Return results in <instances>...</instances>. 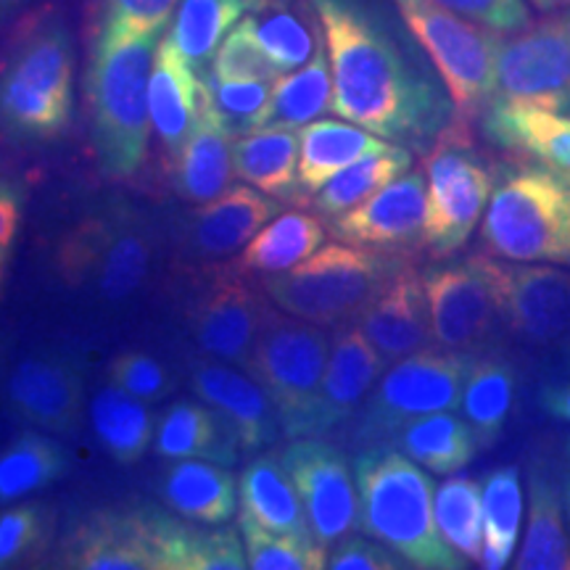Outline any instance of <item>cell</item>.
Segmentation results:
<instances>
[{
	"label": "cell",
	"mask_w": 570,
	"mask_h": 570,
	"mask_svg": "<svg viewBox=\"0 0 570 570\" xmlns=\"http://www.w3.org/2000/svg\"><path fill=\"white\" fill-rule=\"evenodd\" d=\"M277 454L302 497L312 537L331 550L360 525V491L346 454L320 436L296 439Z\"/></svg>",
	"instance_id": "cell-14"
},
{
	"label": "cell",
	"mask_w": 570,
	"mask_h": 570,
	"mask_svg": "<svg viewBox=\"0 0 570 570\" xmlns=\"http://www.w3.org/2000/svg\"><path fill=\"white\" fill-rule=\"evenodd\" d=\"M269 61L288 75L315 56L323 24L315 6L302 0H254L246 19L240 21Z\"/></svg>",
	"instance_id": "cell-29"
},
{
	"label": "cell",
	"mask_w": 570,
	"mask_h": 570,
	"mask_svg": "<svg viewBox=\"0 0 570 570\" xmlns=\"http://www.w3.org/2000/svg\"><path fill=\"white\" fill-rule=\"evenodd\" d=\"M494 101L570 114V11L544 13L502 40Z\"/></svg>",
	"instance_id": "cell-13"
},
{
	"label": "cell",
	"mask_w": 570,
	"mask_h": 570,
	"mask_svg": "<svg viewBox=\"0 0 570 570\" xmlns=\"http://www.w3.org/2000/svg\"><path fill=\"white\" fill-rule=\"evenodd\" d=\"M265 304L240 273L227 267L214 277L194 309V338L204 354L248 370Z\"/></svg>",
	"instance_id": "cell-19"
},
{
	"label": "cell",
	"mask_w": 570,
	"mask_h": 570,
	"mask_svg": "<svg viewBox=\"0 0 570 570\" xmlns=\"http://www.w3.org/2000/svg\"><path fill=\"white\" fill-rule=\"evenodd\" d=\"M13 415L48 433L80 428L85 373L67 352H35L11 370L6 383Z\"/></svg>",
	"instance_id": "cell-16"
},
{
	"label": "cell",
	"mask_w": 570,
	"mask_h": 570,
	"mask_svg": "<svg viewBox=\"0 0 570 570\" xmlns=\"http://www.w3.org/2000/svg\"><path fill=\"white\" fill-rule=\"evenodd\" d=\"M399 17L439 71L458 117L481 119L497 96L502 35L444 9L436 0H394Z\"/></svg>",
	"instance_id": "cell-9"
},
{
	"label": "cell",
	"mask_w": 570,
	"mask_h": 570,
	"mask_svg": "<svg viewBox=\"0 0 570 570\" xmlns=\"http://www.w3.org/2000/svg\"><path fill=\"white\" fill-rule=\"evenodd\" d=\"M502 265L491 254L441 262L423 273L436 346L475 352L502 323Z\"/></svg>",
	"instance_id": "cell-12"
},
{
	"label": "cell",
	"mask_w": 570,
	"mask_h": 570,
	"mask_svg": "<svg viewBox=\"0 0 570 570\" xmlns=\"http://www.w3.org/2000/svg\"><path fill=\"white\" fill-rule=\"evenodd\" d=\"M502 325L523 344L547 346L570 333V273L550 262L502 265Z\"/></svg>",
	"instance_id": "cell-18"
},
{
	"label": "cell",
	"mask_w": 570,
	"mask_h": 570,
	"mask_svg": "<svg viewBox=\"0 0 570 570\" xmlns=\"http://www.w3.org/2000/svg\"><path fill=\"white\" fill-rule=\"evenodd\" d=\"M327 56L325 32L320 35L315 56L273 85V98L262 117L259 130H302L333 111V69Z\"/></svg>",
	"instance_id": "cell-35"
},
{
	"label": "cell",
	"mask_w": 570,
	"mask_h": 570,
	"mask_svg": "<svg viewBox=\"0 0 570 570\" xmlns=\"http://www.w3.org/2000/svg\"><path fill=\"white\" fill-rule=\"evenodd\" d=\"M537 404L558 423H570V381L544 383L537 394Z\"/></svg>",
	"instance_id": "cell-54"
},
{
	"label": "cell",
	"mask_w": 570,
	"mask_h": 570,
	"mask_svg": "<svg viewBox=\"0 0 570 570\" xmlns=\"http://www.w3.org/2000/svg\"><path fill=\"white\" fill-rule=\"evenodd\" d=\"M481 130L502 151L570 177V114L537 104L491 101L481 117Z\"/></svg>",
	"instance_id": "cell-23"
},
{
	"label": "cell",
	"mask_w": 570,
	"mask_h": 570,
	"mask_svg": "<svg viewBox=\"0 0 570 570\" xmlns=\"http://www.w3.org/2000/svg\"><path fill=\"white\" fill-rule=\"evenodd\" d=\"M281 212L283 202L277 198L262 194L248 183L235 185L194 212L188 244L204 259H225L238 254Z\"/></svg>",
	"instance_id": "cell-24"
},
{
	"label": "cell",
	"mask_w": 570,
	"mask_h": 570,
	"mask_svg": "<svg viewBox=\"0 0 570 570\" xmlns=\"http://www.w3.org/2000/svg\"><path fill=\"white\" fill-rule=\"evenodd\" d=\"M21 209H24L21 190L9 180H0V248H9L11 252L19 233Z\"/></svg>",
	"instance_id": "cell-53"
},
{
	"label": "cell",
	"mask_w": 570,
	"mask_h": 570,
	"mask_svg": "<svg viewBox=\"0 0 570 570\" xmlns=\"http://www.w3.org/2000/svg\"><path fill=\"white\" fill-rule=\"evenodd\" d=\"M48 523L42 504H13L0 512V568L32 558L48 541Z\"/></svg>",
	"instance_id": "cell-49"
},
{
	"label": "cell",
	"mask_w": 570,
	"mask_h": 570,
	"mask_svg": "<svg viewBox=\"0 0 570 570\" xmlns=\"http://www.w3.org/2000/svg\"><path fill=\"white\" fill-rule=\"evenodd\" d=\"M90 417L101 446L119 465L140 462L148 446L154 444L156 420L151 404L140 402L114 383L92 396Z\"/></svg>",
	"instance_id": "cell-39"
},
{
	"label": "cell",
	"mask_w": 570,
	"mask_h": 570,
	"mask_svg": "<svg viewBox=\"0 0 570 570\" xmlns=\"http://www.w3.org/2000/svg\"><path fill=\"white\" fill-rule=\"evenodd\" d=\"M570 219V183L541 164H520L497 173L481 219V244L504 262L560 265Z\"/></svg>",
	"instance_id": "cell-6"
},
{
	"label": "cell",
	"mask_w": 570,
	"mask_h": 570,
	"mask_svg": "<svg viewBox=\"0 0 570 570\" xmlns=\"http://www.w3.org/2000/svg\"><path fill=\"white\" fill-rule=\"evenodd\" d=\"M156 541H159L161 570H244L248 568L240 531H204L156 508Z\"/></svg>",
	"instance_id": "cell-33"
},
{
	"label": "cell",
	"mask_w": 570,
	"mask_h": 570,
	"mask_svg": "<svg viewBox=\"0 0 570 570\" xmlns=\"http://www.w3.org/2000/svg\"><path fill=\"white\" fill-rule=\"evenodd\" d=\"M63 568L161 570L154 508L101 510L85 518L63 544Z\"/></svg>",
	"instance_id": "cell-17"
},
{
	"label": "cell",
	"mask_w": 570,
	"mask_h": 570,
	"mask_svg": "<svg viewBox=\"0 0 570 570\" xmlns=\"http://www.w3.org/2000/svg\"><path fill=\"white\" fill-rule=\"evenodd\" d=\"M423 248L433 259L458 254L487 212L497 173H491L470 140L468 122L454 119L425 154Z\"/></svg>",
	"instance_id": "cell-10"
},
{
	"label": "cell",
	"mask_w": 570,
	"mask_h": 570,
	"mask_svg": "<svg viewBox=\"0 0 570 570\" xmlns=\"http://www.w3.org/2000/svg\"><path fill=\"white\" fill-rule=\"evenodd\" d=\"M512 566L518 570H570L566 502L541 462H533L529 473V529Z\"/></svg>",
	"instance_id": "cell-34"
},
{
	"label": "cell",
	"mask_w": 570,
	"mask_h": 570,
	"mask_svg": "<svg viewBox=\"0 0 570 570\" xmlns=\"http://www.w3.org/2000/svg\"><path fill=\"white\" fill-rule=\"evenodd\" d=\"M425 202V173L420 169L404 173L367 202L331 219V233L344 244L389 254H410L423 248Z\"/></svg>",
	"instance_id": "cell-15"
},
{
	"label": "cell",
	"mask_w": 570,
	"mask_h": 570,
	"mask_svg": "<svg viewBox=\"0 0 570 570\" xmlns=\"http://www.w3.org/2000/svg\"><path fill=\"white\" fill-rule=\"evenodd\" d=\"M354 323L362 327V333L389 367L420 348L436 344L423 275L410 262L396 269L386 288Z\"/></svg>",
	"instance_id": "cell-21"
},
{
	"label": "cell",
	"mask_w": 570,
	"mask_h": 570,
	"mask_svg": "<svg viewBox=\"0 0 570 570\" xmlns=\"http://www.w3.org/2000/svg\"><path fill=\"white\" fill-rule=\"evenodd\" d=\"M436 525L462 560L481 566L483 558V487L473 475H449L433 497Z\"/></svg>",
	"instance_id": "cell-44"
},
{
	"label": "cell",
	"mask_w": 570,
	"mask_h": 570,
	"mask_svg": "<svg viewBox=\"0 0 570 570\" xmlns=\"http://www.w3.org/2000/svg\"><path fill=\"white\" fill-rule=\"evenodd\" d=\"M230 151L240 180L283 204H304L306 196L298 183V130H254L235 138Z\"/></svg>",
	"instance_id": "cell-32"
},
{
	"label": "cell",
	"mask_w": 570,
	"mask_h": 570,
	"mask_svg": "<svg viewBox=\"0 0 570 570\" xmlns=\"http://www.w3.org/2000/svg\"><path fill=\"white\" fill-rule=\"evenodd\" d=\"M0 356H3V344H0Z\"/></svg>",
	"instance_id": "cell-60"
},
{
	"label": "cell",
	"mask_w": 570,
	"mask_h": 570,
	"mask_svg": "<svg viewBox=\"0 0 570 570\" xmlns=\"http://www.w3.org/2000/svg\"><path fill=\"white\" fill-rule=\"evenodd\" d=\"M154 267V235L130 204L114 202L85 217L56 248V273L71 288H90L119 304L138 294Z\"/></svg>",
	"instance_id": "cell-7"
},
{
	"label": "cell",
	"mask_w": 570,
	"mask_h": 570,
	"mask_svg": "<svg viewBox=\"0 0 570 570\" xmlns=\"http://www.w3.org/2000/svg\"><path fill=\"white\" fill-rule=\"evenodd\" d=\"M452 412L454 410L433 412V415L412 420L391 441L417 465H423L428 473H460L479 452V439H475L468 420L452 415Z\"/></svg>",
	"instance_id": "cell-38"
},
{
	"label": "cell",
	"mask_w": 570,
	"mask_h": 570,
	"mask_svg": "<svg viewBox=\"0 0 570 570\" xmlns=\"http://www.w3.org/2000/svg\"><path fill=\"white\" fill-rule=\"evenodd\" d=\"M562 502H566V518L570 529V470L566 473V481H562Z\"/></svg>",
	"instance_id": "cell-58"
},
{
	"label": "cell",
	"mask_w": 570,
	"mask_h": 570,
	"mask_svg": "<svg viewBox=\"0 0 570 570\" xmlns=\"http://www.w3.org/2000/svg\"><path fill=\"white\" fill-rule=\"evenodd\" d=\"M327 568L331 570H399L407 568L394 550L381 541L362 537H344L327 550Z\"/></svg>",
	"instance_id": "cell-52"
},
{
	"label": "cell",
	"mask_w": 570,
	"mask_h": 570,
	"mask_svg": "<svg viewBox=\"0 0 570 570\" xmlns=\"http://www.w3.org/2000/svg\"><path fill=\"white\" fill-rule=\"evenodd\" d=\"M180 0H98V42H122L142 35H161Z\"/></svg>",
	"instance_id": "cell-47"
},
{
	"label": "cell",
	"mask_w": 570,
	"mask_h": 570,
	"mask_svg": "<svg viewBox=\"0 0 570 570\" xmlns=\"http://www.w3.org/2000/svg\"><path fill=\"white\" fill-rule=\"evenodd\" d=\"M252 6L254 0H180L164 38L190 67L204 71Z\"/></svg>",
	"instance_id": "cell-41"
},
{
	"label": "cell",
	"mask_w": 570,
	"mask_h": 570,
	"mask_svg": "<svg viewBox=\"0 0 570 570\" xmlns=\"http://www.w3.org/2000/svg\"><path fill=\"white\" fill-rule=\"evenodd\" d=\"M154 452L164 460H209L233 468L244 446L223 412L183 399L167 407L156 425Z\"/></svg>",
	"instance_id": "cell-25"
},
{
	"label": "cell",
	"mask_w": 570,
	"mask_h": 570,
	"mask_svg": "<svg viewBox=\"0 0 570 570\" xmlns=\"http://www.w3.org/2000/svg\"><path fill=\"white\" fill-rule=\"evenodd\" d=\"M161 35L122 42H92L85 96L90 142L109 177H132L142 167L151 138L148 80Z\"/></svg>",
	"instance_id": "cell-3"
},
{
	"label": "cell",
	"mask_w": 570,
	"mask_h": 570,
	"mask_svg": "<svg viewBox=\"0 0 570 570\" xmlns=\"http://www.w3.org/2000/svg\"><path fill=\"white\" fill-rule=\"evenodd\" d=\"M106 381L125 389L127 394L146 404H159L175 389V377L159 360L146 352L117 354L106 370Z\"/></svg>",
	"instance_id": "cell-48"
},
{
	"label": "cell",
	"mask_w": 570,
	"mask_h": 570,
	"mask_svg": "<svg viewBox=\"0 0 570 570\" xmlns=\"http://www.w3.org/2000/svg\"><path fill=\"white\" fill-rule=\"evenodd\" d=\"M333 69V111L410 151L428 154L458 119L415 35L377 0H312Z\"/></svg>",
	"instance_id": "cell-1"
},
{
	"label": "cell",
	"mask_w": 570,
	"mask_h": 570,
	"mask_svg": "<svg viewBox=\"0 0 570 570\" xmlns=\"http://www.w3.org/2000/svg\"><path fill=\"white\" fill-rule=\"evenodd\" d=\"M568 452H570V439H568Z\"/></svg>",
	"instance_id": "cell-61"
},
{
	"label": "cell",
	"mask_w": 570,
	"mask_h": 570,
	"mask_svg": "<svg viewBox=\"0 0 570 570\" xmlns=\"http://www.w3.org/2000/svg\"><path fill=\"white\" fill-rule=\"evenodd\" d=\"M148 109L169 164H175L198 117V71L169 46L167 38H161L154 56Z\"/></svg>",
	"instance_id": "cell-26"
},
{
	"label": "cell",
	"mask_w": 570,
	"mask_h": 570,
	"mask_svg": "<svg viewBox=\"0 0 570 570\" xmlns=\"http://www.w3.org/2000/svg\"><path fill=\"white\" fill-rule=\"evenodd\" d=\"M302 151H298V183L304 196H315L327 183L354 161L365 156L386 154L396 142L377 138L375 132L338 119H315L298 130Z\"/></svg>",
	"instance_id": "cell-27"
},
{
	"label": "cell",
	"mask_w": 570,
	"mask_h": 570,
	"mask_svg": "<svg viewBox=\"0 0 570 570\" xmlns=\"http://www.w3.org/2000/svg\"><path fill=\"white\" fill-rule=\"evenodd\" d=\"M190 383L202 402L212 404L230 420L244 452H259L273 444L277 433H283L267 391L230 362L204 354V360L190 365Z\"/></svg>",
	"instance_id": "cell-22"
},
{
	"label": "cell",
	"mask_w": 570,
	"mask_h": 570,
	"mask_svg": "<svg viewBox=\"0 0 570 570\" xmlns=\"http://www.w3.org/2000/svg\"><path fill=\"white\" fill-rule=\"evenodd\" d=\"M383 370H389V365L370 344L362 327L356 323H341L317 391L309 436H325L333 428L344 425L365 404Z\"/></svg>",
	"instance_id": "cell-20"
},
{
	"label": "cell",
	"mask_w": 570,
	"mask_h": 570,
	"mask_svg": "<svg viewBox=\"0 0 570 570\" xmlns=\"http://www.w3.org/2000/svg\"><path fill=\"white\" fill-rule=\"evenodd\" d=\"M412 167V151L407 146H396L386 154L365 156V159L354 161L344 173H338L323 190H317L315 204L317 214L325 219H336L346 214L354 206L367 202L377 190L386 188L396 177L410 173Z\"/></svg>",
	"instance_id": "cell-43"
},
{
	"label": "cell",
	"mask_w": 570,
	"mask_h": 570,
	"mask_svg": "<svg viewBox=\"0 0 570 570\" xmlns=\"http://www.w3.org/2000/svg\"><path fill=\"white\" fill-rule=\"evenodd\" d=\"M570 183V177H568ZM560 265L570 267V219H568V235H566V246H562V256H560Z\"/></svg>",
	"instance_id": "cell-59"
},
{
	"label": "cell",
	"mask_w": 570,
	"mask_h": 570,
	"mask_svg": "<svg viewBox=\"0 0 570 570\" xmlns=\"http://www.w3.org/2000/svg\"><path fill=\"white\" fill-rule=\"evenodd\" d=\"M436 3L499 35H512L531 24L525 0H436Z\"/></svg>",
	"instance_id": "cell-51"
},
{
	"label": "cell",
	"mask_w": 570,
	"mask_h": 570,
	"mask_svg": "<svg viewBox=\"0 0 570 570\" xmlns=\"http://www.w3.org/2000/svg\"><path fill=\"white\" fill-rule=\"evenodd\" d=\"M212 75H217L219 80H267L275 82L281 77V69L267 59L265 51L256 46V40L246 32V27L235 24L223 46L217 48L209 67Z\"/></svg>",
	"instance_id": "cell-50"
},
{
	"label": "cell",
	"mask_w": 570,
	"mask_h": 570,
	"mask_svg": "<svg viewBox=\"0 0 570 570\" xmlns=\"http://www.w3.org/2000/svg\"><path fill=\"white\" fill-rule=\"evenodd\" d=\"M75 114V40L67 24H35L0 63V132L17 142H51Z\"/></svg>",
	"instance_id": "cell-4"
},
{
	"label": "cell",
	"mask_w": 570,
	"mask_h": 570,
	"mask_svg": "<svg viewBox=\"0 0 570 570\" xmlns=\"http://www.w3.org/2000/svg\"><path fill=\"white\" fill-rule=\"evenodd\" d=\"M327 230L323 219L309 212H281L262 227L235 259V273H283L309 259L325 246Z\"/></svg>",
	"instance_id": "cell-36"
},
{
	"label": "cell",
	"mask_w": 570,
	"mask_h": 570,
	"mask_svg": "<svg viewBox=\"0 0 570 570\" xmlns=\"http://www.w3.org/2000/svg\"><path fill=\"white\" fill-rule=\"evenodd\" d=\"M473 362V352H452L436 344L394 362L362 404L356 439L362 444L391 441L412 420L458 410Z\"/></svg>",
	"instance_id": "cell-11"
},
{
	"label": "cell",
	"mask_w": 570,
	"mask_h": 570,
	"mask_svg": "<svg viewBox=\"0 0 570 570\" xmlns=\"http://www.w3.org/2000/svg\"><path fill=\"white\" fill-rule=\"evenodd\" d=\"M518 394V370L504 356H483L470 367L462 389V417L473 428L479 446L491 449L502 439Z\"/></svg>",
	"instance_id": "cell-37"
},
{
	"label": "cell",
	"mask_w": 570,
	"mask_h": 570,
	"mask_svg": "<svg viewBox=\"0 0 570 570\" xmlns=\"http://www.w3.org/2000/svg\"><path fill=\"white\" fill-rule=\"evenodd\" d=\"M240 518L275 533H312L302 497L285 470L281 454L254 458L238 479Z\"/></svg>",
	"instance_id": "cell-31"
},
{
	"label": "cell",
	"mask_w": 570,
	"mask_h": 570,
	"mask_svg": "<svg viewBox=\"0 0 570 570\" xmlns=\"http://www.w3.org/2000/svg\"><path fill=\"white\" fill-rule=\"evenodd\" d=\"M161 499L175 515L223 525L238 510V481L230 468L209 460H173L164 470Z\"/></svg>",
	"instance_id": "cell-28"
},
{
	"label": "cell",
	"mask_w": 570,
	"mask_h": 570,
	"mask_svg": "<svg viewBox=\"0 0 570 570\" xmlns=\"http://www.w3.org/2000/svg\"><path fill=\"white\" fill-rule=\"evenodd\" d=\"M273 85L267 80H219L209 69L198 71V98L230 138L259 130Z\"/></svg>",
	"instance_id": "cell-45"
},
{
	"label": "cell",
	"mask_w": 570,
	"mask_h": 570,
	"mask_svg": "<svg viewBox=\"0 0 570 570\" xmlns=\"http://www.w3.org/2000/svg\"><path fill=\"white\" fill-rule=\"evenodd\" d=\"M360 529L394 550L407 568L460 570L468 566L441 537L433 512L436 483L394 441H377L354 460Z\"/></svg>",
	"instance_id": "cell-2"
},
{
	"label": "cell",
	"mask_w": 570,
	"mask_h": 570,
	"mask_svg": "<svg viewBox=\"0 0 570 570\" xmlns=\"http://www.w3.org/2000/svg\"><path fill=\"white\" fill-rule=\"evenodd\" d=\"M531 6H537V9L544 13L570 11V0H531Z\"/></svg>",
	"instance_id": "cell-56"
},
{
	"label": "cell",
	"mask_w": 570,
	"mask_h": 570,
	"mask_svg": "<svg viewBox=\"0 0 570 570\" xmlns=\"http://www.w3.org/2000/svg\"><path fill=\"white\" fill-rule=\"evenodd\" d=\"M230 135L219 127L212 111L198 98V117L188 140L175 159V190L183 202L202 206L230 188L233 151Z\"/></svg>",
	"instance_id": "cell-30"
},
{
	"label": "cell",
	"mask_w": 570,
	"mask_h": 570,
	"mask_svg": "<svg viewBox=\"0 0 570 570\" xmlns=\"http://www.w3.org/2000/svg\"><path fill=\"white\" fill-rule=\"evenodd\" d=\"M402 254L354 244L320 246L302 265L265 277V294L288 315L317 325L352 323L386 288Z\"/></svg>",
	"instance_id": "cell-5"
},
{
	"label": "cell",
	"mask_w": 570,
	"mask_h": 570,
	"mask_svg": "<svg viewBox=\"0 0 570 570\" xmlns=\"http://www.w3.org/2000/svg\"><path fill=\"white\" fill-rule=\"evenodd\" d=\"M240 537L252 570H323L327 550L312 533H275L240 518Z\"/></svg>",
	"instance_id": "cell-46"
},
{
	"label": "cell",
	"mask_w": 570,
	"mask_h": 570,
	"mask_svg": "<svg viewBox=\"0 0 570 570\" xmlns=\"http://www.w3.org/2000/svg\"><path fill=\"white\" fill-rule=\"evenodd\" d=\"M69 473V452L40 428L21 431L0 452V508L48 489Z\"/></svg>",
	"instance_id": "cell-40"
},
{
	"label": "cell",
	"mask_w": 570,
	"mask_h": 570,
	"mask_svg": "<svg viewBox=\"0 0 570 570\" xmlns=\"http://www.w3.org/2000/svg\"><path fill=\"white\" fill-rule=\"evenodd\" d=\"M523 489L518 465H499L483 483V558L481 568L502 570L510 566L520 539Z\"/></svg>",
	"instance_id": "cell-42"
},
{
	"label": "cell",
	"mask_w": 570,
	"mask_h": 570,
	"mask_svg": "<svg viewBox=\"0 0 570 570\" xmlns=\"http://www.w3.org/2000/svg\"><path fill=\"white\" fill-rule=\"evenodd\" d=\"M560 360H562V367L570 373V333L560 341Z\"/></svg>",
	"instance_id": "cell-57"
},
{
	"label": "cell",
	"mask_w": 570,
	"mask_h": 570,
	"mask_svg": "<svg viewBox=\"0 0 570 570\" xmlns=\"http://www.w3.org/2000/svg\"><path fill=\"white\" fill-rule=\"evenodd\" d=\"M27 3H32V0H0V27H3L9 19L17 17Z\"/></svg>",
	"instance_id": "cell-55"
},
{
	"label": "cell",
	"mask_w": 570,
	"mask_h": 570,
	"mask_svg": "<svg viewBox=\"0 0 570 570\" xmlns=\"http://www.w3.org/2000/svg\"><path fill=\"white\" fill-rule=\"evenodd\" d=\"M327 356L331 338L323 325L265 304L246 373L267 391L281 420V431L288 439H304L312 433V412Z\"/></svg>",
	"instance_id": "cell-8"
}]
</instances>
